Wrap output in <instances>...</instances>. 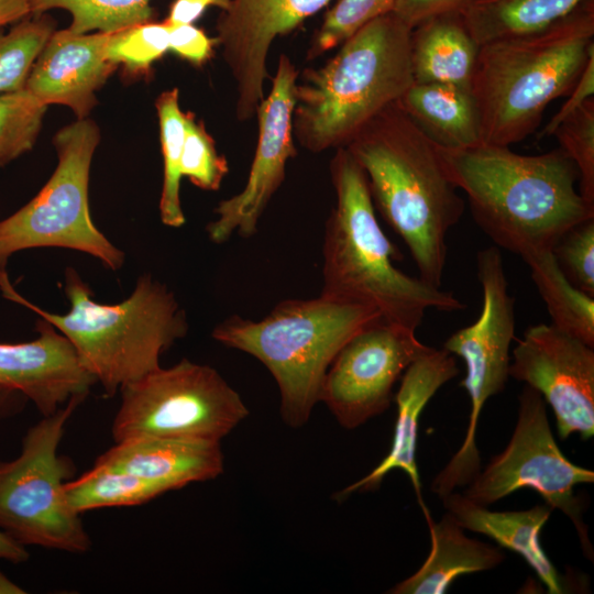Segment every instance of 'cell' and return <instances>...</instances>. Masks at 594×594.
I'll return each mask as SVG.
<instances>
[{
  "label": "cell",
  "mask_w": 594,
  "mask_h": 594,
  "mask_svg": "<svg viewBox=\"0 0 594 594\" xmlns=\"http://www.w3.org/2000/svg\"><path fill=\"white\" fill-rule=\"evenodd\" d=\"M151 0H32L33 14L63 9L72 16L69 30L76 33L103 32L148 22Z\"/></svg>",
  "instance_id": "cell-29"
},
{
  "label": "cell",
  "mask_w": 594,
  "mask_h": 594,
  "mask_svg": "<svg viewBox=\"0 0 594 594\" xmlns=\"http://www.w3.org/2000/svg\"><path fill=\"white\" fill-rule=\"evenodd\" d=\"M99 140L98 127L86 118L57 132L53 175L32 200L0 221V270L12 254L33 248L76 250L112 271L123 265L124 253L97 229L89 212V172Z\"/></svg>",
  "instance_id": "cell-9"
},
{
  "label": "cell",
  "mask_w": 594,
  "mask_h": 594,
  "mask_svg": "<svg viewBox=\"0 0 594 594\" xmlns=\"http://www.w3.org/2000/svg\"><path fill=\"white\" fill-rule=\"evenodd\" d=\"M442 502L447 513L463 529L485 535L501 547L521 556L548 593L564 592L562 580L540 543V531L553 510L550 505L544 503L525 510L494 512L455 492L444 496Z\"/></svg>",
  "instance_id": "cell-21"
},
{
  "label": "cell",
  "mask_w": 594,
  "mask_h": 594,
  "mask_svg": "<svg viewBox=\"0 0 594 594\" xmlns=\"http://www.w3.org/2000/svg\"><path fill=\"white\" fill-rule=\"evenodd\" d=\"M296 72L282 56L270 95L258 106L260 135L248 182L241 193L222 200L218 218L206 230L221 244L235 232L242 238L256 233L258 221L272 196L282 185L288 158L295 155L292 117L296 103Z\"/></svg>",
  "instance_id": "cell-15"
},
{
  "label": "cell",
  "mask_w": 594,
  "mask_h": 594,
  "mask_svg": "<svg viewBox=\"0 0 594 594\" xmlns=\"http://www.w3.org/2000/svg\"><path fill=\"white\" fill-rule=\"evenodd\" d=\"M166 492L169 490L158 482L96 463L65 484L67 501L78 514L102 507L141 505Z\"/></svg>",
  "instance_id": "cell-27"
},
{
  "label": "cell",
  "mask_w": 594,
  "mask_h": 594,
  "mask_svg": "<svg viewBox=\"0 0 594 594\" xmlns=\"http://www.w3.org/2000/svg\"><path fill=\"white\" fill-rule=\"evenodd\" d=\"M552 253L568 279L594 297V218L566 231Z\"/></svg>",
  "instance_id": "cell-35"
},
{
  "label": "cell",
  "mask_w": 594,
  "mask_h": 594,
  "mask_svg": "<svg viewBox=\"0 0 594 594\" xmlns=\"http://www.w3.org/2000/svg\"><path fill=\"white\" fill-rule=\"evenodd\" d=\"M551 135L578 167L580 194L594 204V97L558 124Z\"/></svg>",
  "instance_id": "cell-33"
},
{
  "label": "cell",
  "mask_w": 594,
  "mask_h": 594,
  "mask_svg": "<svg viewBox=\"0 0 594 594\" xmlns=\"http://www.w3.org/2000/svg\"><path fill=\"white\" fill-rule=\"evenodd\" d=\"M0 559L22 563L29 559V552L23 544L0 530Z\"/></svg>",
  "instance_id": "cell-42"
},
{
  "label": "cell",
  "mask_w": 594,
  "mask_h": 594,
  "mask_svg": "<svg viewBox=\"0 0 594 594\" xmlns=\"http://www.w3.org/2000/svg\"><path fill=\"white\" fill-rule=\"evenodd\" d=\"M33 15L32 0H0V29Z\"/></svg>",
  "instance_id": "cell-41"
},
{
  "label": "cell",
  "mask_w": 594,
  "mask_h": 594,
  "mask_svg": "<svg viewBox=\"0 0 594 594\" xmlns=\"http://www.w3.org/2000/svg\"><path fill=\"white\" fill-rule=\"evenodd\" d=\"M479 50L459 10L420 23L410 34L414 82L471 89Z\"/></svg>",
  "instance_id": "cell-23"
},
{
  "label": "cell",
  "mask_w": 594,
  "mask_h": 594,
  "mask_svg": "<svg viewBox=\"0 0 594 594\" xmlns=\"http://www.w3.org/2000/svg\"><path fill=\"white\" fill-rule=\"evenodd\" d=\"M158 482L169 491L223 472L220 442L142 437L116 442L95 461Z\"/></svg>",
  "instance_id": "cell-20"
},
{
  "label": "cell",
  "mask_w": 594,
  "mask_h": 594,
  "mask_svg": "<svg viewBox=\"0 0 594 594\" xmlns=\"http://www.w3.org/2000/svg\"><path fill=\"white\" fill-rule=\"evenodd\" d=\"M476 275L483 293L480 316L472 324L452 333L443 344L447 352L461 358L465 364L466 373L460 386L471 402L465 438L433 480L444 493L466 486L481 471L476 446L480 414L485 403L504 389L509 377L515 299L508 292L499 248L491 245L477 252Z\"/></svg>",
  "instance_id": "cell-11"
},
{
  "label": "cell",
  "mask_w": 594,
  "mask_h": 594,
  "mask_svg": "<svg viewBox=\"0 0 594 594\" xmlns=\"http://www.w3.org/2000/svg\"><path fill=\"white\" fill-rule=\"evenodd\" d=\"M539 295L546 304L551 324L594 346V297L574 286L560 268L552 250L522 257Z\"/></svg>",
  "instance_id": "cell-26"
},
{
  "label": "cell",
  "mask_w": 594,
  "mask_h": 594,
  "mask_svg": "<svg viewBox=\"0 0 594 594\" xmlns=\"http://www.w3.org/2000/svg\"><path fill=\"white\" fill-rule=\"evenodd\" d=\"M569 98L559 111L549 120L538 134V139L552 134L565 118L580 108L587 99L594 97V54L590 57L580 79L568 95Z\"/></svg>",
  "instance_id": "cell-39"
},
{
  "label": "cell",
  "mask_w": 594,
  "mask_h": 594,
  "mask_svg": "<svg viewBox=\"0 0 594 594\" xmlns=\"http://www.w3.org/2000/svg\"><path fill=\"white\" fill-rule=\"evenodd\" d=\"M54 32L44 14L29 15L3 32L0 29V94L24 88L38 54Z\"/></svg>",
  "instance_id": "cell-30"
},
{
  "label": "cell",
  "mask_w": 594,
  "mask_h": 594,
  "mask_svg": "<svg viewBox=\"0 0 594 594\" xmlns=\"http://www.w3.org/2000/svg\"><path fill=\"white\" fill-rule=\"evenodd\" d=\"M416 331L378 318L353 334L324 375L320 402L345 429L383 414L394 400L393 388L406 369L432 348Z\"/></svg>",
  "instance_id": "cell-13"
},
{
  "label": "cell",
  "mask_w": 594,
  "mask_h": 594,
  "mask_svg": "<svg viewBox=\"0 0 594 594\" xmlns=\"http://www.w3.org/2000/svg\"><path fill=\"white\" fill-rule=\"evenodd\" d=\"M330 0H231L218 20V38L238 84V113L246 119L263 100L268 48Z\"/></svg>",
  "instance_id": "cell-16"
},
{
  "label": "cell",
  "mask_w": 594,
  "mask_h": 594,
  "mask_svg": "<svg viewBox=\"0 0 594 594\" xmlns=\"http://www.w3.org/2000/svg\"><path fill=\"white\" fill-rule=\"evenodd\" d=\"M463 0H395L392 13L411 30L420 23L459 10Z\"/></svg>",
  "instance_id": "cell-38"
},
{
  "label": "cell",
  "mask_w": 594,
  "mask_h": 594,
  "mask_svg": "<svg viewBox=\"0 0 594 594\" xmlns=\"http://www.w3.org/2000/svg\"><path fill=\"white\" fill-rule=\"evenodd\" d=\"M509 376L536 389L556 415L562 440L594 435V350L546 323L529 327L513 350Z\"/></svg>",
  "instance_id": "cell-14"
},
{
  "label": "cell",
  "mask_w": 594,
  "mask_h": 594,
  "mask_svg": "<svg viewBox=\"0 0 594 594\" xmlns=\"http://www.w3.org/2000/svg\"><path fill=\"white\" fill-rule=\"evenodd\" d=\"M167 25L170 51L195 64H201L209 58L212 42L200 29L193 23Z\"/></svg>",
  "instance_id": "cell-37"
},
{
  "label": "cell",
  "mask_w": 594,
  "mask_h": 594,
  "mask_svg": "<svg viewBox=\"0 0 594 594\" xmlns=\"http://www.w3.org/2000/svg\"><path fill=\"white\" fill-rule=\"evenodd\" d=\"M231 0H176L169 10V14L164 22L167 24L193 23L204 11L216 6L221 10L227 9Z\"/></svg>",
  "instance_id": "cell-40"
},
{
  "label": "cell",
  "mask_w": 594,
  "mask_h": 594,
  "mask_svg": "<svg viewBox=\"0 0 594 594\" xmlns=\"http://www.w3.org/2000/svg\"><path fill=\"white\" fill-rule=\"evenodd\" d=\"M594 54V0L534 33L480 45L471 91L482 141L510 146L539 128L547 106L568 96Z\"/></svg>",
  "instance_id": "cell-4"
},
{
  "label": "cell",
  "mask_w": 594,
  "mask_h": 594,
  "mask_svg": "<svg viewBox=\"0 0 594 594\" xmlns=\"http://www.w3.org/2000/svg\"><path fill=\"white\" fill-rule=\"evenodd\" d=\"M109 33L54 31L34 62L24 88L44 105L69 107L85 119L95 107L96 91L117 65L106 57Z\"/></svg>",
  "instance_id": "cell-18"
},
{
  "label": "cell",
  "mask_w": 594,
  "mask_h": 594,
  "mask_svg": "<svg viewBox=\"0 0 594 594\" xmlns=\"http://www.w3.org/2000/svg\"><path fill=\"white\" fill-rule=\"evenodd\" d=\"M46 107L26 88L0 94V166L33 147Z\"/></svg>",
  "instance_id": "cell-31"
},
{
  "label": "cell",
  "mask_w": 594,
  "mask_h": 594,
  "mask_svg": "<svg viewBox=\"0 0 594 594\" xmlns=\"http://www.w3.org/2000/svg\"><path fill=\"white\" fill-rule=\"evenodd\" d=\"M378 318L372 306L320 295L285 299L260 321L233 315L218 323L211 336L266 366L278 386L284 422L298 428L320 402L324 375L337 353Z\"/></svg>",
  "instance_id": "cell-6"
},
{
  "label": "cell",
  "mask_w": 594,
  "mask_h": 594,
  "mask_svg": "<svg viewBox=\"0 0 594 594\" xmlns=\"http://www.w3.org/2000/svg\"><path fill=\"white\" fill-rule=\"evenodd\" d=\"M40 336L21 343H0V387L30 398L43 417L74 397H85L98 383L73 343L40 317Z\"/></svg>",
  "instance_id": "cell-17"
},
{
  "label": "cell",
  "mask_w": 594,
  "mask_h": 594,
  "mask_svg": "<svg viewBox=\"0 0 594 594\" xmlns=\"http://www.w3.org/2000/svg\"><path fill=\"white\" fill-rule=\"evenodd\" d=\"M436 148L479 228L495 246L521 258L552 250L566 231L594 218V204L576 187L578 167L560 147L537 155L486 143Z\"/></svg>",
  "instance_id": "cell-1"
},
{
  "label": "cell",
  "mask_w": 594,
  "mask_h": 594,
  "mask_svg": "<svg viewBox=\"0 0 594 594\" xmlns=\"http://www.w3.org/2000/svg\"><path fill=\"white\" fill-rule=\"evenodd\" d=\"M85 397H74L55 414L32 426L20 455L0 461V530L16 542L84 553L91 541L66 497L75 466L58 454L65 427Z\"/></svg>",
  "instance_id": "cell-8"
},
{
  "label": "cell",
  "mask_w": 594,
  "mask_h": 594,
  "mask_svg": "<svg viewBox=\"0 0 594 594\" xmlns=\"http://www.w3.org/2000/svg\"><path fill=\"white\" fill-rule=\"evenodd\" d=\"M168 25L144 22L109 33L106 57L130 73H145L168 47Z\"/></svg>",
  "instance_id": "cell-32"
},
{
  "label": "cell",
  "mask_w": 594,
  "mask_h": 594,
  "mask_svg": "<svg viewBox=\"0 0 594 594\" xmlns=\"http://www.w3.org/2000/svg\"><path fill=\"white\" fill-rule=\"evenodd\" d=\"M63 288L70 309L52 314L18 294L6 270H0L3 296L33 310L63 333L109 397L158 369L161 355L187 334V317L173 292L148 274L139 277L132 294L114 305L97 302L73 267L65 270Z\"/></svg>",
  "instance_id": "cell-5"
},
{
  "label": "cell",
  "mask_w": 594,
  "mask_h": 594,
  "mask_svg": "<svg viewBox=\"0 0 594 594\" xmlns=\"http://www.w3.org/2000/svg\"><path fill=\"white\" fill-rule=\"evenodd\" d=\"M584 0H463L461 19L479 44L542 30Z\"/></svg>",
  "instance_id": "cell-25"
},
{
  "label": "cell",
  "mask_w": 594,
  "mask_h": 594,
  "mask_svg": "<svg viewBox=\"0 0 594 594\" xmlns=\"http://www.w3.org/2000/svg\"><path fill=\"white\" fill-rule=\"evenodd\" d=\"M411 29L392 12L342 42L327 65L296 88L305 144L320 151L348 142L414 84Z\"/></svg>",
  "instance_id": "cell-7"
},
{
  "label": "cell",
  "mask_w": 594,
  "mask_h": 594,
  "mask_svg": "<svg viewBox=\"0 0 594 594\" xmlns=\"http://www.w3.org/2000/svg\"><path fill=\"white\" fill-rule=\"evenodd\" d=\"M18 394L20 393L0 387V418L14 411L19 405Z\"/></svg>",
  "instance_id": "cell-43"
},
{
  "label": "cell",
  "mask_w": 594,
  "mask_h": 594,
  "mask_svg": "<svg viewBox=\"0 0 594 594\" xmlns=\"http://www.w3.org/2000/svg\"><path fill=\"white\" fill-rule=\"evenodd\" d=\"M395 0H340L327 14L317 35L322 52L344 42L371 20L392 11Z\"/></svg>",
  "instance_id": "cell-36"
},
{
  "label": "cell",
  "mask_w": 594,
  "mask_h": 594,
  "mask_svg": "<svg viewBox=\"0 0 594 594\" xmlns=\"http://www.w3.org/2000/svg\"><path fill=\"white\" fill-rule=\"evenodd\" d=\"M399 103L441 147L468 148L483 143L480 113L471 89L414 82Z\"/></svg>",
  "instance_id": "cell-24"
},
{
  "label": "cell",
  "mask_w": 594,
  "mask_h": 594,
  "mask_svg": "<svg viewBox=\"0 0 594 594\" xmlns=\"http://www.w3.org/2000/svg\"><path fill=\"white\" fill-rule=\"evenodd\" d=\"M348 151L365 173L373 202L407 245L419 278L441 288L446 238L464 212L436 144L399 100L364 125Z\"/></svg>",
  "instance_id": "cell-2"
},
{
  "label": "cell",
  "mask_w": 594,
  "mask_h": 594,
  "mask_svg": "<svg viewBox=\"0 0 594 594\" xmlns=\"http://www.w3.org/2000/svg\"><path fill=\"white\" fill-rule=\"evenodd\" d=\"M430 531L431 548L421 566L388 593L442 594L463 574L487 571L499 565L505 556L497 547L466 537L464 529L448 513L435 522L424 513Z\"/></svg>",
  "instance_id": "cell-22"
},
{
  "label": "cell",
  "mask_w": 594,
  "mask_h": 594,
  "mask_svg": "<svg viewBox=\"0 0 594 594\" xmlns=\"http://www.w3.org/2000/svg\"><path fill=\"white\" fill-rule=\"evenodd\" d=\"M458 374L454 355L435 348L406 369L394 396L397 417L389 452L369 474L340 491L337 494L339 501L355 492L374 491L387 473L402 470L413 484L422 513L429 510L424 503L416 462L419 418L438 389Z\"/></svg>",
  "instance_id": "cell-19"
},
{
  "label": "cell",
  "mask_w": 594,
  "mask_h": 594,
  "mask_svg": "<svg viewBox=\"0 0 594 594\" xmlns=\"http://www.w3.org/2000/svg\"><path fill=\"white\" fill-rule=\"evenodd\" d=\"M337 204L322 245V296L365 304L382 318L416 331L429 309L466 308L454 294L395 266L399 251L383 232L364 170L345 148L331 164Z\"/></svg>",
  "instance_id": "cell-3"
},
{
  "label": "cell",
  "mask_w": 594,
  "mask_h": 594,
  "mask_svg": "<svg viewBox=\"0 0 594 594\" xmlns=\"http://www.w3.org/2000/svg\"><path fill=\"white\" fill-rule=\"evenodd\" d=\"M156 109L164 157V179L160 200L161 220L167 227L180 228L185 224L179 189L187 114L179 109L177 89L163 92L156 100Z\"/></svg>",
  "instance_id": "cell-28"
},
{
  "label": "cell",
  "mask_w": 594,
  "mask_h": 594,
  "mask_svg": "<svg viewBox=\"0 0 594 594\" xmlns=\"http://www.w3.org/2000/svg\"><path fill=\"white\" fill-rule=\"evenodd\" d=\"M0 593H25L20 586L10 581L4 574L0 572Z\"/></svg>",
  "instance_id": "cell-44"
},
{
  "label": "cell",
  "mask_w": 594,
  "mask_h": 594,
  "mask_svg": "<svg viewBox=\"0 0 594 594\" xmlns=\"http://www.w3.org/2000/svg\"><path fill=\"white\" fill-rule=\"evenodd\" d=\"M518 417L506 448L493 457L462 493L472 502L488 506L528 487L544 503L559 509L574 525L581 548L593 560V547L583 521V503L574 487L594 482L593 471L572 463L561 452L546 410V402L526 385L518 397Z\"/></svg>",
  "instance_id": "cell-12"
},
{
  "label": "cell",
  "mask_w": 594,
  "mask_h": 594,
  "mask_svg": "<svg viewBox=\"0 0 594 594\" xmlns=\"http://www.w3.org/2000/svg\"><path fill=\"white\" fill-rule=\"evenodd\" d=\"M120 393L111 427L114 442L142 437L220 442L249 415L217 370L187 359L160 366Z\"/></svg>",
  "instance_id": "cell-10"
},
{
  "label": "cell",
  "mask_w": 594,
  "mask_h": 594,
  "mask_svg": "<svg viewBox=\"0 0 594 594\" xmlns=\"http://www.w3.org/2000/svg\"><path fill=\"white\" fill-rule=\"evenodd\" d=\"M228 173L227 161L218 155L213 141L189 114L180 160V174L205 190H217Z\"/></svg>",
  "instance_id": "cell-34"
}]
</instances>
